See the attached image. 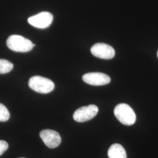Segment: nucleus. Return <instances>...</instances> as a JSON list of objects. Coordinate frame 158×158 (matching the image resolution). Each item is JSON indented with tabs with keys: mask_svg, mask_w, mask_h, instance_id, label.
<instances>
[{
	"mask_svg": "<svg viewBox=\"0 0 158 158\" xmlns=\"http://www.w3.org/2000/svg\"><path fill=\"white\" fill-rule=\"evenodd\" d=\"M109 158H127V153L124 147L119 143H114L108 151Z\"/></svg>",
	"mask_w": 158,
	"mask_h": 158,
	"instance_id": "1a4fd4ad",
	"label": "nucleus"
},
{
	"mask_svg": "<svg viewBox=\"0 0 158 158\" xmlns=\"http://www.w3.org/2000/svg\"><path fill=\"white\" fill-rule=\"evenodd\" d=\"M8 148V144L6 142L0 140V156H1Z\"/></svg>",
	"mask_w": 158,
	"mask_h": 158,
	"instance_id": "f8f14e48",
	"label": "nucleus"
},
{
	"mask_svg": "<svg viewBox=\"0 0 158 158\" xmlns=\"http://www.w3.org/2000/svg\"></svg>",
	"mask_w": 158,
	"mask_h": 158,
	"instance_id": "4468645a",
	"label": "nucleus"
},
{
	"mask_svg": "<svg viewBox=\"0 0 158 158\" xmlns=\"http://www.w3.org/2000/svg\"><path fill=\"white\" fill-rule=\"evenodd\" d=\"M6 45L12 51L25 53L31 51L35 46V44L23 36L12 35L6 40Z\"/></svg>",
	"mask_w": 158,
	"mask_h": 158,
	"instance_id": "f257e3e1",
	"label": "nucleus"
},
{
	"mask_svg": "<svg viewBox=\"0 0 158 158\" xmlns=\"http://www.w3.org/2000/svg\"><path fill=\"white\" fill-rule=\"evenodd\" d=\"M82 79L87 84L96 86L108 85L111 81V78L109 76L100 72L85 74Z\"/></svg>",
	"mask_w": 158,
	"mask_h": 158,
	"instance_id": "0eeeda50",
	"label": "nucleus"
},
{
	"mask_svg": "<svg viewBox=\"0 0 158 158\" xmlns=\"http://www.w3.org/2000/svg\"><path fill=\"white\" fill-rule=\"evenodd\" d=\"M98 112V108L96 105L91 104L79 108L73 114L74 121L78 123L88 121L95 117Z\"/></svg>",
	"mask_w": 158,
	"mask_h": 158,
	"instance_id": "20e7f679",
	"label": "nucleus"
},
{
	"mask_svg": "<svg viewBox=\"0 0 158 158\" xmlns=\"http://www.w3.org/2000/svg\"><path fill=\"white\" fill-rule=\"evenodd\" d=\"M40 135L46 145L51 149L59 147L62 141L59 134L54 130H42Z\"/></svg>",
	"mask_w": 158,
	"mask_h": 158,
	"instance_id": "6e6552de",
	"label": "nucleus"
},
{
	"mask_svg": "<svg viewBox=\"0 0 158 158\" xmlns=\"http://www.w3.org/2000/svg\"><path fill=\"white\" fill-rule=\"evenodd\" d=\"M114 113L119 121L125 125H132L136 121V114L129 105L121 103L114 108Z\"/></svg>",
	"mask_w": 158,
	"mask_h": 158,
	"instance_id": "f03ea898",
	"label": "nucleus"
},
{
	"mask_svg": "<svg viewBox=\"0 0 158 158\" xmlns=\"http://www.w3.org/2000/svg\"><path fill=\"white\" fill-rule=\"evenodd\" d=\"M10 117V114L4 105L0 103V122L7 121Z\"/></svg>",
	"mask_w": 158,
	"mask_h": 158,
	"instance_id": "9b49d317",
	"label": "nucleus"
},
{
	"mask_svg": "<svg viewBox=\"0 0 158 158\" xmlns=\"http://www.w3.org/2000/svg\"><path fill=\"white\" fill-rule=\"evenodd\" d=\"M91 52L93 56L102 59H111L115 56L113 47L104 43L94 44L91 48Z\"/></svg>",
	"mask_w": 158,
	"mask_h": 158,
	"instance_id": "423d86ee",
	"label": "nucleus"
},
{
	"mask_svg": "<svg viewBox=\"0 0 158 158\" xmlns=\"http://www.w3.org/2000/svg\"><path fill=\"white\" fill-rule=\"evenodd\" d=\"M14 68L11 62L6 59H0V74H6L11 72Z\"/></svg>",
	"mask_w": 158,
	"mask_h": 158,
	"instance_id": "9d476101",
	"label": "nucleus"
},
{
	"mask_svg": "<svg viewBox=\"0 0 158 158\" xmlns=\"http://www.w3.org/2000/svg\"><path fill=\"white\" fill-rule=\"evenodd\" d=\"M157 56H158V52H157Z\"/></svg>",
	"mask_w": 158,
	"mask_h": 158,
	"instance_id": "ddd939ff",
	"label": "nucleus"
},
{
	"mask_svg": "<svg viewBox=\"0 0 158 158\" xmlns=\"http://www.w3.org/2000/svg\"><path fill=\"white\" fill-rule=\"evenodd\" d=\"M53 15L49 12H42L35 15L29 17V23L35 28L45 29L49 27L53 21Z\"/></svg>",
	"mask_w": 158,
	"mask_h": 158,
	"instance_id": "39448f33",
	"label": "nucleus"
},
{
	"mask_svg": "<svg viewBox=\"0 0 158 158\" xmlns=\"http://www.w3.org/2000/svg\"><path fill=\"white\" fill-rule=\"evenodd\" d=\"M28 85L32 90L41 94L49 93L55 89V84L51 80L40 76L31 77Z\"/></svg>",
	"mask_w": 158,
	"mask_h": 158,
	"instance_id": "7ed1b4c3",
	"label": "nucleus"
}]
</instances>
